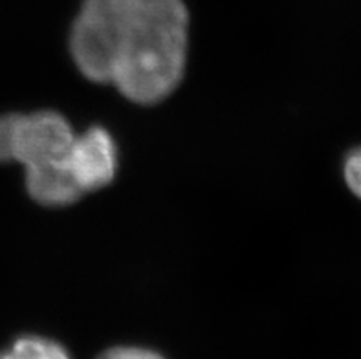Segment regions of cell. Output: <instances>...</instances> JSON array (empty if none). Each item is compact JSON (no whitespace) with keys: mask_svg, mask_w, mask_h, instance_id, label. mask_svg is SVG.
Returning <instances> with one entry per match:
<instances>
[{"mask_svg":"<svg viewBox=\"0 0 361 359\" xmlns=\"http://www.w3.org/2000/svg\"><path fill=\"white\" fill-rule=\"evenodd\" d=\"M188 44L183 0H142L112 85L133 103L154 105L182 81Z\"/></svg>","mask_w":361,"mask_h":359,"instance_id":"cell-1","label":"cell"},{"mask_svg":"<svg viewBox=\"0 0 361 359\" xmlns=\"http://www.w3.org/2000/svg\"><path fill=\"white\" fill-rule=\"evenodd\" d=\"M0 359H70L68 351L61 343L41 336L18 337Z\"/></svg>","mask_w":361,"mask_h":359,"instance_id":"cell-5","label":"cell"},{"mask_svg":"<svg viewBox=\"0 0 361 359\" xmlns=\"http://www.w3.org/2000/svg\"><path fill=\"white\" fill-rule=\"evenodd\" d=\"M343 173L348 189L361 200V147L360 149H354L347 156L343 165Z\"/></svg>","mask_w":361,"mask_h":359,"instance_id":"cell-6","label":"cell"},{"mask_svg":"<svg viewBox=\"0 0 361 359\" xmlns=\"http://www.w3.org/2000/svg\"><path fill=\"white\" fill-rule=\"evenodd\" d=\"M66 169L82 195L109 185L118 169L114 138L103 127H90L75 134L66 156Z\"/></svg>","mask_w":361,"mask_h":359,"instance_id":"cell-4","label":"cell"},{"mask_svg":"<svg viewBox=\"0 0 361 359\" xmlns=\"http://www.w3.org/2000/svg\"><path fill=\"white\" fill-rule=\"evenodd\" d=\"M97 359H165L158 352L143 346H114L99 355Z\"/></svg>","mask_w":361,"mask_h":359,"instance_id":"cell-7","label":"cell"},{"mask_svg":"<svg viewBox=\"0 0 361 359\" xmlns=\"http://www.w3.org/2000/svg\"><path fill=\"white\" fill-rule=\"evenodd\" d=\"M75 132L54 110L0 116V162H17L26 173L63 164Z\"/></svg>","mask_w":361,"mask_h":359,"instance_id":"cell-3","label":"cell"},{"mask_svg":"<svg viewBox=\"0 0 361 359\" xmlns=\"http://www.w3.org/2000/svg\"><path fill=\"white\" fill-rule=\"evenodd\" d=\"M142 0H82L70 32V54L94 83L114 81Z\"/></svg>","mask_w":361,"mask_h":359,"instance_id":"cell-2","label":"cell"}]
</instances>
